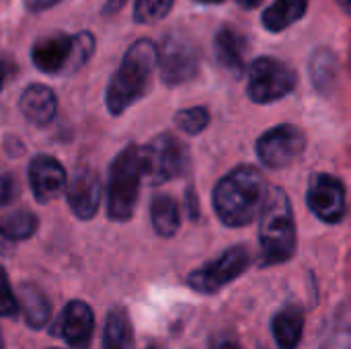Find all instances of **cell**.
I'll use <instances>...</instances> for the list:
<instances>
[{"instance_id": "1", "label": "cell", "mask_w": 351, "mask_h": 349, "mask_svg": "<svg viewBox=\"0 0 351 349\" xmlns=\"http://www.w3.org/2000/svg\"><path fill=\"white\" fill-rule=\"evenodd\" d=\"M267 189L265 177L255 167H237L218 181L212 195L214 210L226 226H247L261 212Z\"/></svg>"}, {"instance_id": "2", "label": "cell", "mask_w": 351, "mask_h": 349, "mask_svg": "<svg viewBox=\"0 0 351 349\" xmlns=\"http://www.w3.org/2000/svg\"><path fill=\"white\" fill-rule=\"evenodd\" d=\"M158 66V47L150 39H138L123 56L121 66L111 76L107 86V109L111 115H121L128 107L140 101L152 82Z\"/></svg>"}, {"instance_id": "3", "label": "cell", "mask_w": 351, "mask_h": 349, "mask_svg": "<svg viewBox=\"0 0 351 349\" xmlns=\"http://www.w3.org/2000/svg\"><path fill=\"white\" fill-rule=\"evenodd\" d=\"M259 243L265 265L288 261L296 249V220L290 197L284 189H267L259 212Z\"/></svg>"}, {"instance_id": "4", "label": "cell", "mask_w": 351, "mask_h": 349, "mask_svg": "<svg viewBox=\"0 0 351 349\" xmlns=\"http://www.w3.org/2000/svg\"><path fill=\"white\" fill-rule=\"evenodd\" d=\"M144 179L142 146H128L109 167L107 183V214L111 220L125 222L134 216L140 183Z\"/></svg>"}, {"instance_id": "5", "label": "cell", "mask_w": 351, "mask_h": 349, "mask_svg": "<svg viewBox=\"0 0 351 349\" xmlns=\"http://www.w3.org/2000/svg\"><path fill=\"white\" fill-rule=\"evenodd\" d=\"M95 51L93 33L45 35L31 47V62L45 74H70L82 68Z\"/></svg>"}, {"instance_id": "6", "label": "cell", "mask_w": 351, "mask_h": 349, "mask_svg": "<svg viewBox=\"0 0 351 349\" xmlns=\"http://www.w3.org/2000/svg\"><path fill=\"white\" fill-rule=\"evenodd\" d=\"M296 86V72L278 58H257L249 68L247 93L255 103H274L292 93Z\"/></svg>"}, {"instance_id": "7", "label": "cell", "mask_w": 351, "mask_h": 349, "mask_svg": "<svg viewBox=\"0 0 351 349\" xmlns=\"http://www.w3.org/2000/svg\"><path fill=\"white\" fill-rule=\"evenodd\" d=\"M142 156L144 179L152 185H160L183 175L187 167V150L171 134H160L150 144L142 146Z\"/></svg>"}, {"instance_id": "8", "label": "cell", "mask_w": 351, "mask_h": 349, "mask_svg": "<svg viewBox=\"0 0 351 349\" xmlns=\"http://www.w3.org/2000/svg\"><path fill=\"white\" fill-rule=\"evenodd\" d=\"M249 265H251L249 251L245 247H232L226 253H222L218 259L191 272L187 282L195 292L214 294L220 288H224L226 284L234 282L239 276H243Z\"/></svg>"}, {"instance_id": "9", "label": "cell", "mask_w": 351, "mask_h": 349, "mask_svg": "<svg viewBox=\"0 0 351 349\" xmlns=\"http://www.w3.org/2000/svg\"><path fill=\"white\" fill-rule=\"evenodd\" d=\"M304 134L296 125L284 123L267 130L257 140V156L269 169H284L304 152Z\"/></svg>"}, {"instance_id": "10", "label": "cell", "mask_w": 351, "mask_h": 349, "mask_svg": "<svg viewBox=\"0 0 351 349\" xmlns=\"http://www.w3.org/2000/svg\"><path fill=\"white\" fill-rule=\"evenodd\" d=\"M160 78L169 86L191 80L199 70V56L191 41L179 35H169L158 49Z\"/></svg>"}, {"instance_id": "11", "label": "cell", "mask_w": 351, "mask_h": 349, "mask_svg": "<svg viewBox=\"0 0 351 349\" xmlns=\"http://www.w3.org/2000/svg\"><path fill=\"white\" fill-rule=\"evenodd\" d=\"M308 208L317 218L327 224H335L346 214V189L341 181L327 173H317L308 183Z\"/></svg>"}, {"instance_id": "12", "label": "cell", "mask_w": 351, "mask_h": 349, "mask_svg": "<svg viewBox=\"0 0 351 349\" xmlns=\"http://www.w3.org/2000/svg\"><path fill=\"white\" fill-rule=\"evenodd\" d=\"M95 331V315L90 306L82 300H72L60 315L56 333L64 337V341L74 349H88Z\"/></svg>"}, {"instance_id": "13", "label": "cell", "mask_w": 351, "mask_h": 349, "mask_svg": "<svg viewBox=\"0 0 351 349\" xmlns=\"http://www.w3.org/2000/svg\"><path fill=\"white\" fill-rule=\"evenodd\" d=\"M29 183L35 200L39 204H47L64 191L66 171L56 158L39 154L29 165Z\"/></svg>"}, {"instance_id": "14", "label": "cell", "mask_w": 351, "mask_h": 349, "mask_svg": "<svg viewBox=\"0 0 351 349\" xmlns=\"http://www.w3.org/2000/svg\"><path fill=\"white\" fill-rule=\"evenodd\" d=\"M66 200L70 210L80 220H90L101 204V179L90 169H80L70 179L66 189Z\"/></svg>"}, {"instance_id": "15", "label": "cell", "mask_w": 351, "mask_h": 349, "mask_svg": "<svg viewBox=\"0 0 351 349\" xmlns=\"http://www.w3.org/2000/svg\"><path fill=\"white\" fill-rule=\"evenodd\" d=\"M21 113L33 125H47L58 111V99L45 84H29L21 95Z\"/></svg>"}, {"instance_id": "16", "label": "cell", "mask_w": 351, "mask_h": 349, "mask_svg": "<svg viewBox=\"0 0 351 349\" xmlns=\"http://www.w3.org/2000/svg\"><path fill=\"white\" fill-rule=\"evenodd\" d=\"M214 49H216L218 62L226 70H230L234 74H241L245 70V58L249 51V43L241 31H237L234 27H222L214 37Z\"/></svg>"}, {"instance_id": "17", "label": "cell", "mask_w": 351, "mask_h": 349, "mask_svg": "<svg viewBox=\"0 0 351 349\" xmlns=\"http://www.w3.org/2000/svg\"><path fill=\"white\" fill-rule=\"evenodd\" d=\"M271 331L280 349H296L304 333V315L298 306H284L271 319Z\"/></svg>"}, {"instance_id": "18", "label": "cell", "mask_w": 351, "mask_h": 349, "mask_svg": "<svg viewBox=\"0 0 351 349\" xmlns=\"http://www.w3.org/2000/svg\"><path fill=\"white\" fill-rule=\"evenodd\" d=\"M19 311H23L27 327L31 329H43L51 315V304L47 296L31 284H23L19 288Z\"/></svg>"}, {"instance_id": "19", "label": "cell", "mask_w": 351, "mask_h": 349, "mask_svg": "<svg viewBox=\"0 0 351 349\" xmlns=\"http://www.w3.org/2000/svg\"><path fill=\"white\" fill-rule=\"evenodd\" d=\"M308 8V0H276L263 12V27L271 33H280L294 25Z\"/></svg>"}, {"instance_id": "20", "label": "cell", "mask_w": 351, "mask_h": 349, "mask_svg": "<svg viewBox=\"0 0 351 349\" xmlns=\"http://www.w3.org/2000/svg\"><path fill=\"white\" fill-rule=\"evenodd\" d=\"M150 218H152V228L156 230V234L165 239L175 237L181 226V212H179L177 202L171 195L154 197L150 206Z\"/></svg>"}, {"instance_id": "21", "label": "cell", "mask_w": 351, "mask_h": 349, "mask_svg": "<svg viewBox=\"0 0 351 349\" xmlns=\"http://www.w3.org/2000/svg\"><path fill=\"white\" fill-rule=\"evenodd\" d=\"M103 349H134V331H132L130 317L119 306L107 315Z\"/></svg>"}, {"instance_id": "22", "label": "cell", "mask_w": 351, "mask_h": 349, "mask_svg": "<svg viewBox=\"0 0 351 349\" xmlns=\"http://www.w3.org/2000/svg\"><path fill=\"white\" fill-rule=\"evenodd\" d=\"M321 349H351V309L339 313L331 323Z\"/></svg>"}, {"instance_id": "23", "label": "cell", "mask_w": 351, "mask_h": 349, "mask_svg": "<svg viewBox=\"0 0 351 349\" xmlns=\"http://www.w3.org/2000/svg\"><path fill=\"white\" fill-rule=\"evenodd\" d=\"M2 228H4V232L12 241H25V239H29V237L35 234V230H37V218H35V214H31L27 210H16V212H12V214L6 216Z\"/></svg>"}, {"instance_id": "24", "label": "cell", "mask_w": 351, "mask_h": 349, "mask_svg": "<svg viewBox=\"0 0 351 349\" xmlns=\"http://www.w3.org/2000/svg\"><path fill=\"white\" fill-rule=\"evenodd\" d=\"M175 123L179 125V130H183L189 136H197L202 134L208 123H210V113L204 107H189L183 109L175 115Z\"/></svg>"}, {"instance_id": "25", "label": "cell", "mask_w": 351, "mask_h": 349, "mask_svg": "<svg viewBox=\"0 0 351 349\" xmlns=\"http://www.w3.org/2000/svg\"><path fill=\"white\" fill-rule=\"evenodd\" d=\"M173 8V0H136L134 19L138 23H156L165 19Z\"/></svg>"}, {"instance_id": "26", "label": "cell", "mask_w": 351, "mask_h": 349, "mask_svg": "<svg viewBox=\"0 0 351 349\" xmlns=\"http://www.w3.org/2000/svg\"><path fill=\"white\" fill-rule=\"evenodd\" d=\"M335 76V60L331 58V53L327 51H319L315 56V62H313V80L315 84L321 88V86H327Z\"/></svg>"}, {"instance_id": "27", "label": "cell", "mask_w": 351, "mask_h": 349, "mask_svg": "<svg viewBox=\"0 0 351 349\" xmlns=\"http://www.w3.org/2000/svg\"><path fill=\"white\" fill-rule=\"evenodd\" d=\"M19 313V300L10 288L6 272L0 267V317H14Z\"/></svg>"}, {"instance_id": "28", "label": "cell", "mask_w": 351, "mask_h": 349, "mask_svg": "<svg viewBox=\"0 0 351 349\" xmlns=\"http://www.w3.org/2000/svg\"><path fill=\"white\" fill-rule=\"evenodd\" d=\"M14 183L8 175H0V208L8 206L14 200Z\"/></svg>"}, {"instance_id": "29", "label": "cell", "mask_w": 351, "mask_h": 349, "mask_svg": "<svg viewBox=\"0 0 351 349\" xmlns=\"http://www.w3.org/2000/svg\"><path fill=\"white\" fill-rule=\"evenodd\" d=\"M212 349H241V344L232 335H220L212 341Z\"/></svg>"}, {"instance_id": "30", "label": "cell", "mask_w": 351, "mask_h": 349, "mask_svg": "<svg viewBox=\"0 0 351 349\" xmlns=\"http://www.w3.org/2000/svg\"><path fill=\"white\" fill-rule=\"evenodd\" d=\"M58 2H60V0H25L27 8H29V10H35V12L45 10V8H49V6H53V4H58Z\"/></svg>"}, {"instance_id": "31", "label": "cell", "mask_w": 351, "mask_h": 349, "mask_svg": "<svg viewBox=\"0 0 351 349\" xmlns=\"http://www.w3.org/2000/svg\"><path fill=\"white\" fill-rule=\"evenodd\" d=\"M125 2H128V0H107V2H105V6H103V14H105V16H109V14L119 12V10L125 6Z\"/></svg>"}, {"instance_id": "32", "label": "cell", "mask_w": 351, "mask_h": 349, "mask_svg": "<svg viewBox=\"0 0 351 349\" xmlns=\"http://www.w3.org/2000/svg\"><path fill=\"white\" fill-rule=\"evenodd\" d=\"M12 239L4 232V228L0 226V253L2 255H6V253H10V249H12Z\"/></svg>"}, {"instance_id": "33", "label": "cell", "mask_w": 351, "mask_h": 349, "mask_svg": "<svg viewBox=\"0 0 351 349\" xmlns=\"http://www.w3.org/2000/svg\"><path fill=\"white\" fill-rule=\"evenodd\" d=\"M195 195H193V191L189 189L187 191V206H189V214H191V218H197V210H195Z\"/></svg>"}, {"instance_id": "34", "label": "cell", "mask_w": 351, "mask_h": 349, "mask_svg": "<svg viewBox=\"0 0 351 349\" xmlns=\"http://www.w3.org/2000/svg\"><path fill=\"white\" fill-rule=\"evenodd\" d=\"M239 6H243V8H255V6H259L263 0H234Z\"/></svg>"}, {"instance_id": "35", "label": "cell", "mask_w": 351, "mask_h": 349, "mask_svg": "<svg viewBox=\"0 0 351 349\" xmlns=\"http://www.w3.org/2000/svg\"><path fill=\"white\" fill-rule=\"evenodd\" d=\"M6 78H8V66L0 62V91L4 88V82H6Z\"/></svg>"}, {"instance_id": "36", "label": "cell", "mask_w": 351, "mask_h": 349, "mask_svg": "<svg viewBox=\"0 0 351 349\" xmlns=\"http://www.w3.org/2000/svg\"><path fill=\"white\" fill-rule=\"evenodd\" d=\"M337 4H339L348 14H351V0H337Z\"/></svg>"}, {"instance_id": "37", "label": "cell", "mask_w": 351, "mask_h": 349, "mask_svg": "<svg viewBox=\"0 0 351 349\" xmlns=\"http://www.w3.org/2000/svg\"><path fill=\"white\" fill-rule=\"evenodd\" d=\"M195 2H199V4H220L224 0H195Z\"/></svg>"}, {"instance_id": "38", "label": "cell", "mask_w": 351, "mask_h": 349, "mask_svg": "<svg viewBox=\"0 0 351 349\" xmlns=\"http://www.w3.org/2000/svg\"><path fill=\"white\" fill-rule=\"evenodd\" d=\"M0 349H4V339H2V333H0Z\"/></svg>"}, {"instance_id": "39", "label": "cell", "mask_w": 351, "mask_h": 349, "mask_svg": "<svg viewBox=\"0 0 351 349\" xmlns=\"http://www.w3.org/2000/svg\"><path fill=\"white\" fill-rule=\"evenodd\" d=\"M148 349H156V348H148Z\"/></svg>"}]
</instances>
